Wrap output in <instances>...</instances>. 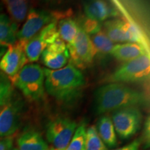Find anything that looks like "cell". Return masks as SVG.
<instances>
[{"mask_svg": "<svg viewBox=\"0 0 150 150\" xmlns=\"http://www.w3.org/2000/svg\"><path fill=\"white\" fill-rule=\"evenodd\" d=\"M147 94L125 84H105L94 93V109L97 115H105L114 110L129 107H147Z\"/></svg>", "mask_w": 150, "mask_h": 150, "instance_id": "cell-1", "label": "cell"}, {"mask_svg": "<svg viewBox=\"0 0 150 150\" xmlns=\"http://www.w3.org/2000/svg\"><path fill=\"white\" fill-rule=\"evenodd\" d=\"M45 90L50 96L64 104H71L81 96L86 81L82 72L68 63L63 68L43 69Z\"/></svg>", "mask_w": 150, "mask_h": 150, "instance_id": "cell-2", "label": "cell"}, {"mask_svg": "<svg viewBox=\"0 0 150 150\" xmlns=\"http://www.w3.org/2000/svg\"><path fill=\"white\" fill-rule=\"evenodd\" d=\"M10 79L13 86L20 90L28 100L38 102L44 97L45 75L40 65L28 63Z\"/></svg>", "mask_w": 150, "mask_h": 150, "instance_id": "cell-3", "label": "cell"}, {"mask_svg": "<svg viewBox=\"0 0 150 150\" xmlns=\"http://www.w3.org/2000/svg\"><path fill=\"white\" fill-rule=\"evenodd\" d=\"M150 78V55L145 54L123 63L104 81L122 84H147Z\"/></svg>", "mask_w": 150, "mask_h": 150, "instance_id": "cell-4", "label": "cell"}, {"mask_svg": "<svg viewBox=\"0 0 150 150\" xmlns=\"http://www.w3.org/2000/svg\"><path fill=\"white\" fill-rule=\"evenodd\" d=\"M119 13L131 26L149 42V2L141 1H111Z\"/></svg>", "mask_w": 150, "mask_h": 150, "instance_id": "cell-5", "label": "cell"}, {"mask_svg": "<svg viewBox=\"0 0 150 150\" xmlns=\"http://www.w3.org/2000/svg\"><path fill=\"white\" fill-rule=\"evenodd\" d=\"M104 32L113 43H138L150 52V42L122 17L111 18L104 22Z\"/></svg>", "mask_w": 150, "mask_h": 150, "instance_id": "cell-6", "label": "cell"}, {"mask_svg": "<svg viewBox=\"0 0 150 150\" xmlns=\"http://www.w3.org/2000/svg\"><path fill=\"white\" fill-rule=\"evenodd\" d=\"M111 112L115 133L122 140L129 139L141 128L142 113L139 108H125Z\"/></svg>", "mask_w": 150, "mask_h": 150, "instance_id": "cell-7", "label": "cell"}, {"mask_svg": "<svg viewBox=\"0 0 150 150\" xmlns=\"http://www.w3.org/2000/svg\"><path fill=\"white\" fill-rule=\"evenodd\" d=\"M77 128L76 122L68 117H57L46 126V138L51 150H65Z\"/></svg>", "mask_w": 150, "mask_h": 150, "instance_id": "cell-8", "label": "cell"}, {"mask_svg": "<svg viewBox=\"0 0 150 150\" xmlns=\"http://www.w3.org/2000/svg\"><path fill=\"white\" fill-rule=\"evenodd\" d=\"M70 63L76 68L83 69L93 63L97 51L90 35L79 27L76 38L72 45H67Z\"/></svg>", "mask_w": 150, "mask_h": 150, "instance_id": "cell-9", "label": "cell"}, {"mask_svg": "<svg viewBox=\"0 0 150 150\" xmlns=\"http://www.w3.org/2000/svg\"><path fill=\"white\" fill-rule=\"evenodd\" d=\"M60 16L45 9L30 8L24 25L17 34L18 41L25 45L30 39L47 24L56 21V19L59 18Z\"/></svg>", "mask_w": 150, "mask_h": 150, "instance_id": "cell-10", "label": "cell"}, {"mask_svg": "<svg viewBox=\"0 0 150 150\" xmlns=\"http://www.w3.org/2000/svg\"><path fill=\"white\" fill-rule=\"evenodd\" d=\"M25 103L20 98L12 99L0 112V137L13 135L21 125Z\"/></svg>", "mask_w": 150, "mask_h": 150, "instance_id": "cell-11", "label": "cell"}, {"mask_svg": "<svg viewBox=\"0 0 150 150\" xmlns=\"http://www.w3.org/2000/svg\"><path fill=\"white\" fill-rule=\"evenodd\" d=\"M59 37L56 21L51 22L43 28L24 45V51L28 63H32L38 61L41 54L47 47Z\"/></svg>", "mask_w": 150, "mask_h": 150, "instance_id": "cell-12", "label": "cell"}, {"mask_svg": "<svg viewBox=\"0 0 150 150\" xmlns=\"http://www.w3.org/2000/svg\"><path fill=\"white\" fill-rule=\"evenodd\" d=\"M28 63L24 45L17 40L16 43L7 47L6 52L0 60V70L9 79H12Z\"/></svg>", "mask_w": 150, "mask_h": 150, "instance_id": "cell-13", "label": "cell"}, {"mask_svg": "<svg viewBox=\"0 0 150 150\" xmlns=\"http://www.w3.org/2000/svg\"><path fill=\"white\" fill-rule=\"evenodd\" d=\"M83 11L86 18L101 23L109 19L120 17L119 13L112 3L100 0L84 3Z\"/></svg>", "mask_w": 150, "mask_h": 150, "instance_id": "cell-14", "label": "cell"}, {"mask_svg": "<svg viewBox=\"0 0 150 150\" xmlns=\"http://www.w3.org/2000/svg\"><path fill=\"white\" fill-rule=\"evenodd\" d=\"M145 54L150 55L143 47L138 43L134 42L116 44L110 52V56L114 57L117 61L123 63L137 59Z\"/></svg>", "mask_w": 150, "mask_h": 150, "instance_id": "cell-15", "label": "cell"}, {"mask_svg": "<svg viewBox=\"0 0 150 150\" xmlns=\"http://www.w3.org/2000/svg\"><path fill=\"white\" fill-rule=\"evenodd\" d=\"M18 150H51L40 134L33 129L24 131L17 140Z\"/></svg>", "mask_w": 150, "mask_h": 150, "instance_id": "cell-16", "label": "cell"}, {"mask_svg": "<svg viewBox=\"0 0 150 150\" xmlns=\"http://www.w3.org/2000/svg\"><path fill=\"white\" fill-rule=\"evenodd\" d=\"M99 138L107 148H113L117 145L116 135L111 118L108 115H103L99 118L96 127Z\"/></svg>", "mask_w": 150, "mask_h": 150, "instance_id": "cell-17", "label": "cell"}, {"mask_svg": "<svg viewBox=\"0 0 150 150\" xmlns=\"http://www.w3.org/2000/svg\"><path fill=\"white\" fill-rule=\"evenodd\" d=\"M18 26L4 13H0V47H8L18 40Z\"/></svg>", "mask_w": 150, "mask_h": 150, "instance_id": "cell-18", "label": "cell"}, {"mask_svg": "<svg viewBox=\"0 0 150 150\" xmlns=\"http://www.w3.org/2000/svg\"><path fill=\"white\" fill-rule=\"evenodd\" d=\"M3 4L13 22L18 24L24 21L29 12V3L27 1L6 0L3 1Z\"/></svg>", "mask_w": 150, "mask_h": 150, "instance_id": "cell-19", "label": "cell"}, {"mask_svg": "<svg viewBox=\"0 0 150 150\" xmlns=\"http://www.w3.org/2000/svg\"><path fill=\"white\" fill-rule=\"evenodd\" d=\"M57 27L59 37L66 43L67 45H72L79 31L77 22L71 18H63L59 20Z\"/></svg>", "mask_w": 150, "mask_h": 150, "instance_id": "cell-20", "label": "cell"}, {"mask_svg": "<svg viewBox=\"0 0 150 150\" xmlns=\"http://www.w3.org/2000/svg\"><path fill=\"white\" fill-rule=\"evenodd\" d=\"M41 59L45 66L49 70H56L63 68L68 62L69 52L67 50L63 53L57 54L49 52L46 49L41 54Z\"/></svg>", "mask_w": 150, "mask_h": 150, "instance_id": "cell-21", "label": "cell"}, {"mask_svg": "<svg viewBox=\"0 0 150 150\" xmlns=\"http://www.w3.org/2000/svg\"><path fill=\"white\" fill-rule=\"evenodd\" d=\"M90 38L96 49L97 56L98 55L102 59L103 57L110 55V52L115 45L108 38L103 30L96 34L91 35Z\"/></svg>", "mask_w": 150, "mask_h": 150, "instance_id": "cell-22", "label": "cell"}, {"mask_svg": "<svg viewBox=\"0 0 150 150\" xmlns=\"http://www.w3.org/2000/svg\"><path fill=\"white\" fill-rule=\"evenodd\" d=\"M13 86L8 76L0 70V106H4L13 99Z\"/></svg>", "mask_w": 150, "mask_h": 150, "instance_id": "cell-23", "label": "cell"}, {"mask_svg": "<svg viewBox=\"0 0 150 150\" xmlns=\"http://www.w3.org/2000/svg\"><path fill=\"white\" fill-rule=\"evenodd\" d=\"M84 150H108L99 138L95 126H91L86 130Z\"/></svg>", "mask_w": 150, "mask_h": 150, "instance_id": "cell-24", "label": "cell"}, {"mask_svg": "<svg viewBox=\"0 0 150 150\" xmlns=\"http://www.w3.org/2000/svg\"><path fill=\"white\" fill-rule=\"evenodd\" d=\"M86 130L87 129L84 124L79 125L76 128L65 150H84Z\"/></svg>", "mask_w": 150, "mask_h": 150, "instance_id": "cell-25", "label": "cell"}, {"mask_svg": "<svg viewBox=\"0 0 150 150\" xmlns=\"http://www.w3.org/2000/svg\"><path fill=\"white\" fill-rule=\"evenodd\" d=\"M77 24L79 27L83 30L90 36L96 34V33L102 30V25L101 22L91 20V19L87 18L86 17L82 18L80 20V22H78Z\"/></svg>", "mask_w": 150, "mask_h": 150, "instance_id": "cell-26", "label": "cell"}, {"mask_svg": "<svg viewBox=\"0 0 150 150\" xmlns=\"http://www.w3.org/2000/svg\"><path fill=\"white\" fill-rule=\"evenodd\" d=\"M46 50L53 53H63L67 50V45L61 38L59 37L53 42L49 45Z\"/></svg>", "mask_w": 150, "mask_h": 150, "instance_id": "cell-27", "label": "cell"}, {"mask_svg": "<svg viewBox=\"0 0 150 150\" xmlns=\"http://www.w3.org/2000/svg\"><path fill=\"white\" fill-rule=\"evenodd\" d=\"M141 140L142 143L143 142L145 148L149 147L150 144V120H149V116L146 118L145 123H144L143 131H142V136Z\"/></svg>", "mask_w": 150, "mask_h": 150, "instance_id": "cell-28", "label": "cell"}, {"mask_svg": "<svg viewBox=\"0 0 150 150\" xmlns=\"http://www.w3.org/2000/svg\"><path fill=\"white\" fill-rule=\"evenodd\" d=\"M13 147V138L12 136L6 137L0 140V150H11Z\"/></svg>", "mask_w": 150, "mask_h": 150, "instance_id": "cell-29", "label": "cell"}, {"mask_svg": "<svg viewBox=\"0 0 150 150\" xmlns=\"http://www.w3.org/2000/svg\"><path fill=\"white\" fill-rule=\"evenodd\" d=\"M142 144L141 138H137V139L134 140L131 143L128 144V145L124 146L122 147L118 148V149H115L113 150H140V145Z\"/></svg>", "mask_w": 150, "mask_h": 150, "instance_id": "cell-30", "label": "cell"}, {"mask_svg": "<svg viewBox=\"0 0 150 150\" xmlns=\"http://www.w3.org/2000/svg\"><path fill=\"white\" fill-rule=\"evenodd\" d=\"M7 47H0V60H1L4 54H5V52H6Z\"/></svg>", "mask_w": 150, "mask_h": 150, "instance_id": "cell-31", "label": "cell"}, {"mask_svg": "<svg viewBox=\"0 0 150 150\" xmlns=\"http://www.w3.org/2000/svg\"><path fill=\"white\" fill-rule=\"evenodd\" d=\"M2 9H3V8H2V6H1V4H0V12H1V11H2Z\"/></svg>", "mask_w": 150, "mask_h": 150, "instance_id": "cell-32", "label": "cell"}, {"mask_svg": "<svg viewBox=\"0 0 150 150\" xmlns=\"http://www.w3.org/2000/svg\"><path fill=\"white\" fill-rule=\"evenodd\" d=\"M11 150H18V149H17V148H13Z\"/></svg>", "mask_w": 150, "mask_h": 150, "instance_id": "cell-33", "label": "cell"}]
</instances>
